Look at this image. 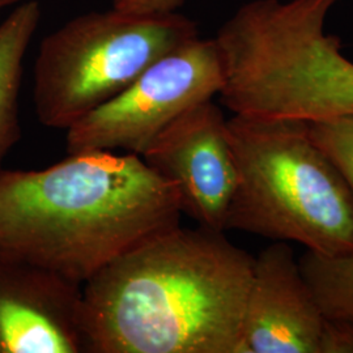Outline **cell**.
<instances>
[{"instance_id": "1", "label": "cell", "mask_w": 353, "mask_h": 353, "mask_svg": "<svg viewBox=\"0 0 353 353\" xmlns=\"http://www.w3.org/2000/svg\"><path fill=\"white\" fill-rule=\"evenodd\" d=\"M252 265L198 225L141 242L83 284L88 353H241Z\"/></svg>"}, {"instance_id": "2", "label": "cell", "mask_w": 353, "mask_h": 353, "mask_svg": "<svg viewBox=\"0 0 353 353\" xmlns=\"http://www.w3.org/2000/svg\"><path fill=\"white\" fill-rule=\"evenodd\" d=\"M176 188L134 153L0 170V255L79 284L181 220Z\"/></svg>"}, {"instance_id": "3", "label": "cell", "mask_w": 353, "mask_h": 353, "mask_svg": "<svg viewBox=\"0 0 353 353\" xmlns=\"http://www.w3.org/2000/svg\"><path fill=\"white\" fill-rule=\"evenodd\" d=\"M237 186L225 230L296 242L325 256L353 252V195L309 137L307 122L233 114Z\"/></svg>"}, {"instance_id": "4", "label": "cell", "mask_w": 353, "mask_h": 353, "mask_svg": "<svg viewBox=\"0 0 353 353\" xmlns=\"http://www.w3.org/2000/svg\"><path fill=\"white\" fill-rule=\"evenodd\" d=\"M196 37V24L176 11L135 13L112 7L76 16L41 41L33 68L38 121L67 130L157 59Z\"/></svg>"}, {"instance_id": "5", "label": "cell", "mask_w": 353, "mask_h": 353, "mask_svg": "<svg viewBox=\"0 0 353 353\" xmlns=\"http://www.w3.org/2000/svg\"><path fill=\"white\" fill-rule=\"evenodd\" d=\"M223 83L214 39L194 38L157 59L112 100L68 127L65 150L141 156L181 114L219 94Z\"/></svg>"}, {"instance_id": "6", "label": "cell", "mask_w": 353, "mask_h": 353, "mask_svg": "<svg viewBox=\"0 0 353 353\" xmlns=\"http://www.w3.org/2000/svg\"><path fill=\"white\" fill-rule=\"evenodd\" d=\"M176 188L182 214L198 227L227 232L228 211L237 186V166L228 118L212 100L181 114L140 156Z\"/></svg>"}, {"instance_id": "7", "label": "cell", "mask_w": 353, "mask_h": 353, "mask_svg": "<svg viewBox=\"0 0 353 353\" xmlns=\"http://www.w3.org/2000/svg\"><path fill=\"white\" fill-rule=\"evenodd\" d=\"M0 353H88L83 285L0 255Z\"/></svg>"}, {"instance_id": "8", "label": "cell", "mask_w": 353, "mask_h": 353, "mask_svg": "<svg viewBox=\"0 0 353 353\" xmlns=\"http://www.w3.org/2000/svg\"><path fill=\"white\" fill-rule=\"evenodd\" d=\"M326 322L288 242L254 256L241 353H321Z\"/></svg>"}, {"instance_id": "9", "label": "cell", "mask_w": 353, "mask_h": 353, "mask_svg": "<svg viewBox=\"0 0 353 353\" xmlns=\"http://www.w3.org/2000/svg\"><path fill=\"white\" fill-rule=\"evenodd\" d=\"M41 12L38 0H23L0 23V165L21 138L19 94L23 63Z\"/></svg>"}, {"instance_id": "10", "label": "cell", "mask_w": 353, "mask_h": 353, "mask_svg": "<svg viewBox=\"0 0 353 353\" xmlns=\"http://www.w3.org/2000/svg\"><path fill=\"white\" fill-rule=\"evenodd\" d=\"M299 263L326 318L353 322V252L325 256L306 250Z\"/></svg>"}, {"instance_id": "11", "label": "cell", "mask_w": 353, "mask_h": 353, "mask_svg": "<svg viewBox=\"0 0 353 353\" xmlns=\"http://www.w3.org/2000/svg\"><path fill=\"white\" fill-rule=\"evenodd\" d=\"M309 137L339 170L353 195V115L307 122Z\"/></svg>"}, {"instance_id": "12", "label": "cell", "mask_w": 353, "mask_h": 353, "mask_svg": "<svg viewBox=\"0 0 353 353\" xmlns=\"http://www.w3.org/2000/svg\"><path fill=\"white\" fill-rule=\"evenodd\" d=\"M321 353H353V322L327 319Z\"/></svg>"}, {"instance_id": "13", "label": "cell", "mask_w": 353, "mask_h": 353, "mask_svg": "<svg viewBox=\"0 0 353 353\" xmlns=\"http://www.w3.org/2000/svg\"><path fill=\"white\" fill-rule=\"evenodd\" d=\"M185 0H112V7L135 13L176 12Z\"/></svg>"}, {"instance_id": "14", "label": "cell", "mask_w": 353, "mask_h": 353, "mask_svg": "<svg viewBox=\"0 0 353 353\" xmlns=\"http://www.w3.org/2000/svg\"><path fill=\"white\" fill-rule=\"evenodd\" d=\"M20 1H23V0H0V10L11 7L13 4H19Z\"/></svg>"}]
</instances>
